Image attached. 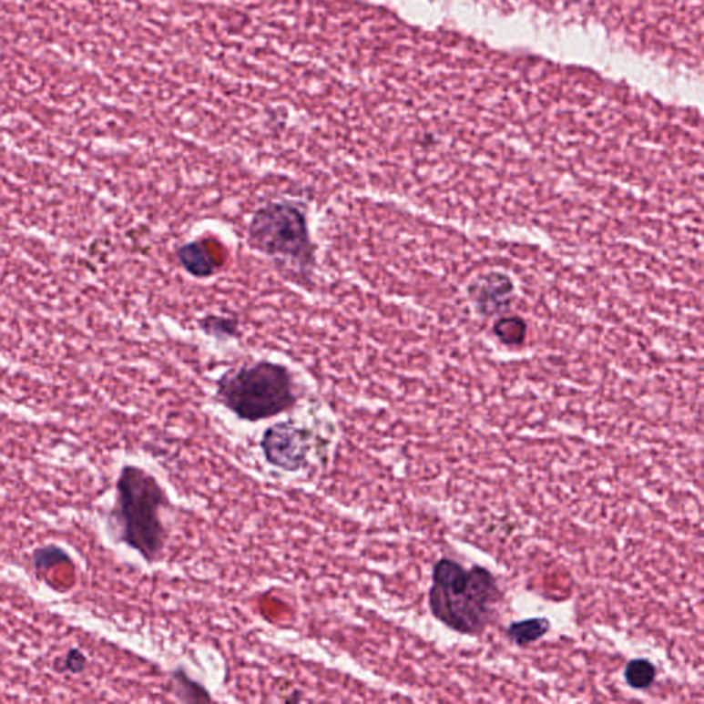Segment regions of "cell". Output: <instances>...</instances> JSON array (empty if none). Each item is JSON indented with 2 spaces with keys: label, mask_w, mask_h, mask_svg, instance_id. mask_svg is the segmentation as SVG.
I'll return each instance as SVG.
<instances>
[{
  "label": "cell",
  "mask_w": 704,
  "mask_h": 704,
  "mask_svg": "<svg viewBox=\"0 0 704 704\" xmlns=\"http://www.w3.org/2000/svg\"><path fill=\"white\" fill-rule=\"evenodd\" d=\"M504 595L487 568L471 570L450 558H441L434 567L428 595L431 612L444 626L461 635H479L491 622Z\"/></svg>",
  "instance_id": "cell-1"
},
{
  "label": "cell",
  "mask_w": 704,
  "mask_h": 704,
  "mask_svg": "<svg viewBox=\"0 0 704 704\" xmlns=\"http://www.w3.org/2000/svg\"><path fill=\"white\" fill-rule=\"evenodd\" d=\"M168 504L166 491L152 474L137 465L121 468L110 519L118 541L139 553L148 563H156L163 556L167 530L161 511Z\"/></svg>",
  "instance_id": "cell-2"
},
{
  "label": "cell",
  "mask_w": 704,
  "mask_h": 704,
  "mask_svg": "<svg viewBox=\"0 0 704 704\" xmlns=\"http://www.w3.org/2000/svg\"><path fill=\"white\" fill-rule=\"evenodd\" d=\"M217 399L240 420L258 423L292 409L298 396L288 368L260 361L220 377Z\"/></svg>",
  "instance_id": "cell-3"
},
{
  "label": "cell",
  "mask_w": 704,
  "mask_h": 704,
  "mask_svg": "<svg viewBox=\"0 0 704 704\" xmlns=\"http://www.w3.org/2000/svg\"><path fill=\"white\" fill-rule=\"evenodd\" d=\"M250 244L275 261L310 280L314 267V245L301 208L291 202H269L256 210L248 228Z\"/></svg>",
  "instance_id": "cell-4"
},
{
  "label": "cell",
  "mask_w": 704,
  "mask_h": 704,
  "mask_svg": "<svg viewBox=\"0 0 704 704\" xmlns=\"http://www.w3.org/2000/svg\"><path fill=\"white\" fill-rule=\"evenodd\" d=\"M312 433L291 421L277 423L264 431L260 449L270 465L285 472H299L309 464Z\"/></svg>",
  "instance_id": "cell-5"
},
{
  "label": "cell",
  "mask_w": 704,
  "mask_h": 704,
  "mask_svg": "<svg viewBox=\"0 0 704 704\" xmlns=\"http://www.w3.org/2000/svg\"><path fill=\"white\" fill-rule=\"evenodd\" d=\"M468 292L477 312L485 317H493L511 310L515 285L508 275L493 271L474 280Z\"/></svg>",
  "instance_id": "cell-6"
},
{
  "label": "cell",
  "mask_w": 704,
  "mask_h": 704,
  "mask_svg": "<svg viewBox=\"0 0 704 704\" xmlns=\"http://www.w3.org/2000/svg\"><path fill=\"white\" fill-rule=\"evenodd\" d=\"M178 259L183 269L196 278H208L217 272L218 264L214 256L202 242H188L178 250Z\"/></svg>",
  "instance_id": "cell-7"
},
{
  "label": "cell",
  "mask_w": 704,
  "mask_h": 704,
  "mask_svg": "<svg viewBox=\"0 0 704 704\" xmlns=\"http://www.w3.org/2000/svg\"><path fill=\"white\" fill-rule=\"evenodd\" d=\"M549 630L550 622L547 617H533V619L512 623L506 633L516 646L525 647L541 640Z\"/></svg>",
  "instance_id": "cell-8"
},
{
  "label": "cell",
  "mask_w": 704,
  "mask_h": 704,
  "mask_svg": "<svg viewBox=\"0 0 704 704\" xmlns=\"http://www.w3.org/2000/svg\"><path fill=\"white\" fill-rule=\"evenodd\" d=\"M495 336L498 342H503L506 347H517L522 344L527 336V323L523 318L517 315H509V317H500V320L495 323Z\"/></svg>",
  "instance_id": "cell-9"
},
{
  "label": "cell",
  "mask_w": 704,
  "mask_h": 704,
  "mask_svg": "<svg viewBox=\"0 0 704 704\" xmlns=\"http://www.w3.org/2000/svg\"><path fill=\"white\" fill-rule=\"evenodd\" d=\"M657 678V668L648 659H633L626 665L625 681L633 689H648Z\"/></svg>",
  "instance_id": "cell-10"
},
{
  "label": "cell",
  "mask_w": 704,
  "mask_h": 704,
  "mask_svg": "<svg viewBox=\"0 0 704 704\" xmlns=\"http://www.w3.org/2000/svg\"><path fill=\"white\" fill-rule=\"evenodd\" d=\"M172 679H174L175 695L183 701H210L209 693L207 692L204 687L197 684V682L191 681L183 671H177L172 674Z\"/></svg>",
  "instance_id": "cell-11"
},
{
  "label": "cell",
  "mask_w": 704,
  "mask_h": 704,
  "mask_svg": "<svg viewBox=\"0 0 704 704\" xmlns=\"http://www.w3.org/2000/svg\"><path fill=\"white\" fill-rule=\"evenodd\" d=\"M69 555L62 547L56 545L37 547L34 552V567L36 574L50 570L54 566L61 563H70Z\"/></svg>",
  "instance_id": "cell-12"
},
{
  "label": "cell",
  "mask_w": 704,
  "mask_h": 704,
  "mask_svg": "<svg viewBox=\"0 0 704 704\" xmlns=\"http://www.w3.org/2000/svg\"><path fill=\"white\" fill-rule=\"evenodd\" d=\"M201 323L202 329L208 334H212L215 337H236L239 334V323L236 321L229 320V318L210 315V317L205 318Z\"/></svg>",
  "instance_id": "cell-13"
},
{
  "label": "cell",
  "mask_w": 704,
  "mask_h": 704,
  "mask_svg": "<svg viewBox=\"0 0 704 704\" xmlns=\"http://www.w3.org/2000/svg\"><path fill=\"white\" fill-rule=\"evenodd\" d=\"M62 670L69 674H80L87 668V657L79 648H72L61 660Z\"/></svg>",
  "instance_id": "cell-14"
},
{
  "label": "cell",
  "mask_w": 704,
  "mask_h": 704,
  "mask_svg": "<svg viewBox=\"0 0 704 704\" xmlns=\"http://www.w3.org/2000/svg\"><path fill=\"white\" fill-rule=\"evenodd\" d=\"M168 20H169V13H168ZM167 34H168V26H167ZM167 39V37H166ZM166 48H167V40H166Z\"/></svg>",
  "instance_id": "cell-15"
}]
</instances>
